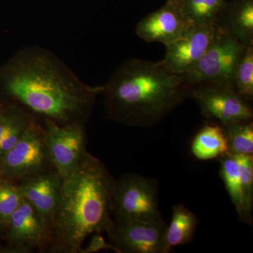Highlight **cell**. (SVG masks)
Masks as SVG:
<instances>
[{"mask_svg":"<svg viewBox=\"0 0 253 253\" xmlns=\"http://www.w3.org/2000/svg\"><path fill=\"white\" fill-rule=\"evenodd\" d=\"M1 81L5 94L23 110L62 126L85 124L102 90L82 82L56 55L38 46L20 51Z\"/></svg>","mask_w":253,"mask_h":253,"instance_id":"6da1fadb","label":"cell"},{"mask_svg":"<svg viewBox=\"0 0 253 253\" xmlns=\"http://www.w3.org/2000/svg\"><path fill=\"white\" fill-rule=\"evenodd\" d=\"M191 151L201 161L219 158L229 152L224 126L213 123L203 126L193 139Z\"/></svg>","mask_w":253,"mask_h":253,"instance_id":"2e32d148","label":"cell"},{"mask_svg":"<svg viewBox=\"0 0 253 253\" xmlns=\"http://www.w3.org/2000/svg\"><path fill=\"white\" fill-rule=\"evenodd\" d=\"M3 108L4 107H3V106H1V104H0V112H1V111H2Z\"/></svg>","mask_w":253,"mask_h":253,"instance_id":"4316f807","label":"cell"},{"mask_svg":"<svg viewBox=\"0 0 253 253\" xmlns=\"http://www.w3.org/2000/svg\"><path fill=\"white\" fill-rule=\"evenodd\" d=\"M63 179L54 170L17 183L23 199L50 222L61 199Z\"/></svg>","mask_w":253,"mask_h":253,"instance_id":"4fadbf2b","label":"cell"},{"mask_svg":"<svg viewBox=\"0 0 253 253\" xmlns=\"http://www.w3.org/2000/svg\"><path fill=\"white\" fill-rule=\"evenodd\" d=\"M199 219L184 205L173 206L170 223L166 230V242L169 252L176 246L189 244L194 240Z\"/></svg>","mask_w":253,"mask_h":253,"instance_id":"e0dca14e","label":"cell"},{"mask_svg":"<svg viewBox=\"0 0 253 253\" xmlns=\"http://www.w3.org/2000/svg\"><path fill=\"white\" fill-rule=\"evenodd\" d=\"M187 26L178 3L168 1L161 9L149 14L138 23V37L148 42L165 45L179 39Z\"/></svg>","mask_w":253,"mask_h":253,"instance_id":"7c38bea8","label":"cell"},{"mask_svg":"<svg viewBox=\"0 0 253 253\" xmlns=\"http://www.w3.org/2000/svg\"><path fill=\"white\" fill-rule=\"evenodd\" d=\"M225 0H183L179 6L190 26H216Z\"/></svg>","mask_w":253,"mask_h":253,"instance_id":"ac0fdd59","label":"cell"},{"mask_svg":"<svg viewBox=\"0 0 253 253\" xmlns=\"http://www.w3.org/2000/svg\"><path fill=\"white\" fill-rule=\"evenodd\" d=\"M188 98L197 103L205 117L222 126L253 121V111L250 102L240 96L234 88L193 86L188 89Z\"/></svg>","mask_w":253,"mask_h":253,"instance_id":"ba28073f","label":"cell"},{"mask_svg":"<svg viewBox=\"0 0 253 253\" xmlns=\"http://www.w3.org/2000/svg\"><path fill=\"white\" fill-rule=\"evenodd\" d=\"M45 138L54 169L63 179L71 174L87 151L84 125H59L45 120Z\"/></svg>","mask_w":253,"mask_h":253,"instance_id":"30bf717a","label":"cell"},{"mask_svg":"<svg viewBox=\"0 0 253 253\" xmlns=\"http://www.w3.org/2000/svg\"><path fill=\"white\" fill-rule=\"evenodd\" d=\"M168 1H174V2H176L178 3V4H179V3H181L183 0H168Z\"/></svg>","mask_w":253,"mask_h":253,"instance_id":"484cf974","label":"cell"},{"mask_svg":"<svg viewBox=\"0 0 253 253\" xmlns=\"http://www.w3.org/2000/svg\"><path fill=\"white\" fill-rule=\"evenodd\" d=\"M164 221L113 219L106 231L111 245L118 253H168Z\"/></svg>","mask_w":253,"mask_h":253,"instance_id":"52a82bcc","label":"cell"},{"mask_svg":"<svg viewBox=\"0 0 253 253\" xmlns=\"http://www.w3.org/2000/svg\"><path fill=\"white\" fill-rule=\"evenodd\" d=\"M3 236H4V229H3L2 226H1V223H0V240H1Z\"/></svg>","mask_w":253,"mask_h":253,"instance_id":"d4e9b609","label":"cell"},{"mask_svg":"<svg viewBox=\"0 0 253 253\" xmlns=\"http://www.w3.org/2000/svg\"><path fill=\"white\" fill-rule=\"evenodd\" d=\"M113 219L163 220L158 206L156 181L136 173H126L116 179L113 197Z\"/></svg>","mask_w":253,"mask_h":253,"instance_id":"8992f818","label":"cell"},{"mask_svg":"<svg viewBox=\"0 0 253 253\" xmlns=\"http://www.w3.org/2000/svg\"><path fill=\"white\" fill-rule=\"evenodd\" d=\"M253 121H241L224 126L229 152L233 155H253Z\"/></svg>","mask_w":253,"mask_h":253,"instance_id":"ffe728a7","label":"cell"},{"mask_svg":"<svg viewBox=\"0 0 253 253\" xmlns=\"http://www.w3.org/2000/svg\"><path fill=\"white\" fill-rule=\"evenodd\" d=\"M246 48L232 37L217 29V36L207 51L184 74L188 88L208 85L234 88V71Z\"/></svg>","mask_w":253,"mask_h":253,"instance_id":"5b68a950","label":"cell"},{"mask_svg":"<svg viewBox=\"0 0 253 253\" xmlns=\"http://www.w3.org/2000/svg\"><path fill=\"white\" fill-rule=\"evenodd\" d=\"M54 169L44 128L36 120L14 147L0 159V174L13 182L18 183Z\"/></svg>","mask_w":253,"mask_h":253,"instance_id":"277c9868","label":"cell"},{"mask_svg":"<svg viewBox=\"0 0 253 253\" xmlns=\"http://www.w3.org/2000/svg\"><path fill=\"white\" fill-rule=\"evenodd\" d=\"M3 179H4V178L2 177V176L1 175V174H0V181L3 180Z\"/></svg>","mask_w":253,"mask_h":253,"instance_id":"83f0119b","label":"cell"},{"mask_svg":"<svg viewBox=\"0 0 253 253\" xmlns=\"http://www.w3.org/2000/svg\"><path fill=\"white\" fill-rule=\"evenodd\" d=\"M49 235V223L23 199L5 227L4 236L9 244L5 252L29 253L37 249L46 253Z\"/></svg>","mask_w":253,"mask_h":253,"instance_id":"9c48e42d","label":"cell"},{"mask_svg":"<svg viewBox=\"0 0 253 253\" xmlns=\"http://www.w3.org/2000/svg\"><path fill=\"white\" fill-rule=\"evenodd\" d=\"M216 26L218 31L244 45H253V0H236L225 4Z\"/></svg>","mask_w":253,"mask_h":253,"instance_id":"5bb4252c","label":"cell"},{"mask_svg":"<svg viewBox=\"0 0 253 253\" xmlns=\"http://www.w3.org/2000/svg\"><path fill=\"white\" fill-rule=\"evenodd\" d=\"M219 160L220 163L219 174L224 181L231 202L235 208L240 221L251 225L253 221L248 217L245 209L239 169L234 156L230 153H226L220 156Z\"/></svg>","mask_w":253,"mask_h":253,"instance_id":"d6986e66","label":"cell"},{"mask_svg":"<svg viewBox=\"0 0 253 253\" xmlns=\"http://www.w3.org/2000/svg\"><path fill=\"white\" fill-rule=\"evenodd\" d=\"M234 90L251 103L253 98V45L246 49L234 71L233 78Z\"/></svg>","mask_w":253,"mask_h":253,"instance_id":"44dd1931","label":"cell"},{"mask_svg":"<svg viewBox=\"0 0 253 253\" xmlns=\"http://www.w3.org/2000/svg\"><path fill=\"white\" fill-rule=\"evenodd\" d=\"M217 26L187 24L182 36L166 45L163 64L171 72L184 75L197 63L217 36Z\"/></svg>","mask_w":253,"mask_h":253,"instance_id":"8fae6325","label":"cell"},{"mask_svg":"<svg viewBox=\"0 0 253 253\" xmlns=\"http://www.w3.org/2000/svg\"><path fill=\"white\" fill-rule=\"evenodd\" d=\"M116 181L104 163L86 151L63 179L59 206L49 222L46 253H81L88 236L106 232L113 219Z\"/></svg>","mask_w":253,"mask_h":253,"instance_id":"7a4b0ae2","label":"cell"},{"mask_svg":"<svg viewBox=\"0 0 253 253\" xmlns=\"http://www.w3.org/2000/svg\"><path fill=\"white\" fill-rule=\"evenodd\" d=\"M102 249H111L116 252V249L112 245L106 244V241L100 234H95L88 247L83 249L81 253H93Z\"/></svg>","mask_w":253,"mask_h":253,"instance_id":"cb8c5ba5","label":"cell"},{"mask_svg":"<svg viewBox=\"0 0 253 253\" xmlns=\"http://www.w3.org/2000/svg\"><path fill=\"white\" fill-rule=\"evenodd\" d=\"M35 120L31 113L17 106L3 108L0 112V159L14 147Z\"/></svg>","mask_w":253,"mask_h":253,"instance_id":"9a60e30c","label":"cell"},{"mask_svg":"<svg viewBox=\"0 0 253 253\" xmlns=\"http://www.w3.org/2000/svg\"><path fill=\"white\" fill-rule=\"evenodd\" d=\"M233 156L239 169L246 214L253 221V155L238 154Z\"/></svg>","mask_w":253,"mask_h":253,"instance_id":"7402d4cb","label":"cell"},{"mask_svg":"<svg viewBox=\"0 0 253 253\" xmlns=\"http://www.w3.org/2000/svg\"><path fill=\"white\" fill-rule=\"evenodd\" d=\"M23 201L17 183L6 179L0 181V223L4 230L10 217Z\"/></svg>","mask_w":253,"mask_h":253,"instance_id":"603a6c76","label":"cell"},{"mask_svg":"<svg viewBox=\"0 0 253 253\" xmlns=\"http://www.w3.org/2000/svg\"><path fill=\"white\" fill-rule=\"evenodd\" d=\"M184 75L171 72L162 61L131 58L102 85L108 116L128 126L157 124L188 99Z\"/></svg>","mask_w":253,"mask_h":253,"instance_id":"3957f363","label":"cell"}]
</instances>
